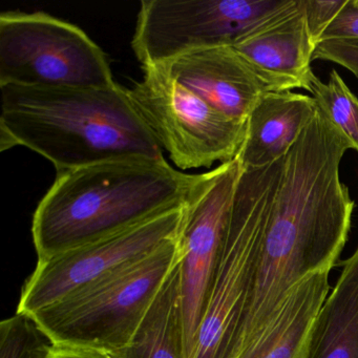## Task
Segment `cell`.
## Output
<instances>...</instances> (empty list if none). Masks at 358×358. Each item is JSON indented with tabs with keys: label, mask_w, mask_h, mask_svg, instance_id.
I'll return each instance as SVG.
<instances>
[{
	"label": "cell",
	"mask_w": 358,
	"mask_h": 358,
	"mask_svg": "<svg viewBox=\"0 0 358 358\" xmlns=\"http://www.w3.org/2000/svg\"><path fill=\"white\" fill-rule=\"evenodd\" d=\"M348 0H303L308 29L317 49L322 34L343 10Z\"/></svg>",
	"instance_id": "19"
},
{
	"label": "cell",
	"mask_w": 358,
	"mask_h": 358,
	"mask_svg": "<svg viewBox=\"0 0 358 358\" xmlns=\"http://www.w3.org/2000/svg\"><path fill=\"white\" fill-rule=\"evenodd\" d=\"M272 164L242 171L192 358H232L263 238Z\"/></svg>",
	"instance_id": "5"
},
{
	"label": "cell",
	"mask_w": 358,
	"mask_h": 358,
	"mask_svg": "<svg viewBox=\"0 0 358 358\" xmlns=\"http://www.w3.org/2000/svg\"><path fill=\"white\" fill-rule=\"evenodd\" d=\"M286 0H142L131 47L142 69L232 47Z\"/></svg>",
	"instance_id": "8"
},
{
	"label": "cell",
	"mask_w": 358,
	"mask_h": 358,
	"mask_svg": "<svg viewBox=\"0 0 358 358\" xmlns=\"http://www.w3.org/2000/svg\"><path fill=\"white\" fill-rule=\"evenodd\" d=\"M185 203L45 259L22 288L17 312L33 314L180 236Z\"/></svg>",
	"instance_id": "9"
},
{
	"label": "cell",
	"mask_w": 358,
	"mask_h": 358,
	"mask_svg": "<svg viewBox=\"0 0 358 358\" xmlns=\"http://www.w3.org/2000/svg\"><path fill=\"white\" fill-rule=\"evenodd\" d=\"M241 57L271 92L310 91L316 45L308 29L303 0H286L236 45Z\"/></svg>",
	"instance_id": "11"
},
{
	"label": "cell",
	"mask_w": 358,
	"mask_h": 358,
	"mask_svg": "<svg viewBox=\"0 0 358 358\" xmlns=\"http://www.w3.org/2000/svg\"><path fill=\"white\" fill-rule=\"evenodd\" d=\"M329 275L328 270L316 272L299 282L238 358H305L316 316L330 293Z\"/></svg>",
	"instance_id": "14"
},
{
	"label": "cell",
	"mask_w": 358,
	"mask_h": 358,
	"mask_svg": "<svg viewBox=\"0 0 358 358\" xmlns=\"http://www.w3.org/2000/svg\"><path fill=\"white\" fill-rule=\"evenodd\" d=\"M157 66L222 114L242 122L271 92L232 47L201 50Z\"/></svg>",
	"instance_id": "12"
},
{
	"label": "cell",
	"mask_w": 358,
	"mask_h": 358,
	"mask_svg": "<svg viewBox=\"0 0 358 358\" xmlns=\"http://www.w3.org/2000/svg\"><path fill=\"white\" fill-rule=\"evenodd\" d=\"M198 175L166 160L124 159L57 173L33 215L38 259L99 240L184 204Z\"/></svg>",
	"instance_id": "3"
},
{
	"label": "cell",
	"mask_w": 358,
	"mask_h": 358,
	"mask_svg": "<svg viewBox=\"0 0 358 358\" xmlns=\"http://www.w3.org/2000/svg\"><path fill=\"white\" fill-rule=\"evenodd\" d=\"M143 71V79L127 92L175 165L185 171L208 169L236 158L246 136V122L222 114L161 66Z\"/></svg>",
	"instance_id": "7"
},
{
	"label": "cell",
	"mask_w": 358,
	"mask_h": 358,
	"mask_svg": "<svg viewBox=\"0 0 358 358\" xmlns=\"http://www.w3.org/2000/svg\"><path fill=\"white\" fill-rule=\"evenodd\" d=\"M113 353L118 358H187L181 262L152 301L129 345Z\"/></svg>",
	"instance_id": "16"
},
{
	"label": "cell",
	"mask_w": 358,
	"mask_h": 358,
	"mask_svg": "<svg viewBox=\"0 0 358 358\" xmlns=\"http://www.w3.org/2000/svg\"><path fill=\"white\" fill-rule=\"evenodd\" d=\"M108 56L79 27L43 12L0 15V87L115 85Z\"/></svg>",
	"instance_id": "6"
},
{
	"label": "cell",
	"mask_w": 358,
	"mask_h": 358,
	"mask_svg": "<svg viewBox=\"0 0 358 358\" xmlns=\"http://www.w3.org/2000/svg\"><path fill=\"white\" fill-rule=\"evenodd\" d=\"M238 159L198 175L185 201L180 232L186 356L192 358L211 282L242 173Z\"/></svg>",
	"instance_id": "10"
},
{
	"label": "cell",
	"mask_w": 358,
	"mask_h": 358,
	"mask_svg": "<svg viewBox=\"0 0 358 358\" xmlns=\"http://www.w3.org/2000/svg\"><path fill=\"white\" fill-rule=\"evenodd\" d=\"M314 59L339 64L358 79V41H324L316 49Z\"/></svg>",
	"instance_id": "20"
},
{
	"label": "cell",
	"mask_w": 358,
	"mask_h": 358,
	"mask_svg": "<svg viewBox=\"0 0 358 358\" xmlns=\"http://www.w3.org/2000/svg\"><path fill=\"white\" fill-rule=\"evenodd\" d=\"M309 93L317 108L341 129L352 150L358 152V99L338 73L333 70L327 83L314 77Z\"/></svg>",
	"instance_id": "17"
},
{
	"label": "cell",
	"mask_w": 358,
	"mask_h": 358,
	"mask_svg": "<svg viewBox=\"0 0 358 358\" xmlns=\"http://www.w3.org/2000/svg\"><path fill=\"white\" fill-rule=\"evenodd\" d=\"M181 259L179 236L30 315L56 345L119 351Z\"/></svg>",
	"instance_id": "4"
},
{
	"label": "cell",
	"mask_w": 358,
	"mask_h": 358,
	"mask_svg": "<svg viewBox=\"0 0 358 358\" xmlns=\"http://www.w3.org/2000/svg\"><path fill=\"white\" fill-rule=\"evenodd\" d=\"M334 41H358V0H348L345 7L324 31L320 43Z\"/></svg>",
	"instance_id": "21"
},
{
	"label": "cell",
	"mask_w": 358,
	"mask_h": 358,
	"mask_svg": "<svg viewBox=\"0 0 358 358\" xmlns=\"http://www.w3.org/2000/svg\"><path fill=\"white\" fill-rule=\"evenodd\" d=\"M305 358H358V246L316 316Z\"/></svg>",
	"instance_id": "15"
},
{
	"label": "cell",
	"mask_w": 358,
	"mask_h": 358,
	"mask_svg": "<svg viewBox=\"0 0 358 358\" xmlns=\"http://www.w3.org/2000/svg\"><path fill=\"white\" fill-rule=\"evenodd\" d=\"M48 358H118L113 352L93 348L56 345Z\"/></svg>",
	"instance_id": "22"
},
{
	"label": "cell",
	"mask_w": 358,
	"mask_h": 358,
	"mask_svg": "<svg viewBox=\"0 0 358 358\" xmlns=\"http://www.w3.org/2000/svg\"><path fill=\"white\" fill-rule=\"evenodd\" d=\"M312 96L270 92L255 106L236 159L243 171L267 166L284 158L315 116Z\"/></svg>",
	"instance_id": "13"
},
{
	"label": "cell",
	"mask_w": 358,
	"mask_h": 358,
	"mask_svg": "<svg viewBox=\"0 0 358 358\" xmlns=\"http://www.w3.org/2000/svg\"><path fill=\"white\" fill-rule=\"evenodd\" d=\"M54 345L30 314L16 312L0 322V358H48Z\"/></svg>",
	"instance_id": "18"
},
{
	"label": "cell",
	"mask_w": 358,
	"mask_h": 358,
	"mask_svg": "<svg viewBox=\"0 0 358 358\" xmlns=\"http://www.w3.org/2000/svg\"><path fill=\"white\" fill-rule=\"evenodd\" d=\"M348 150L347 138L317 108L288 154L272 163L255 280L232 358L263 333L299 282L331 271L341 257L354 209L341 180Z\"/></svg>",
	"instance_id": "1"
},
{
	"label": "cell",
	"mask_w": 358,
	"mask_h": 358,
	"mask_svg": "<svg viewBox=\"0 0 358 358\" xmlns=\"http://www.w3.org/2000/svg\"><path fill=\"white\" fill-rule=\"evenodd\" d=\"M1 150L26 146L57 173L124 159L165 160L127 89L1 85Z\"/></svg>",
	"instance_id": "2"
}]
</instances>
